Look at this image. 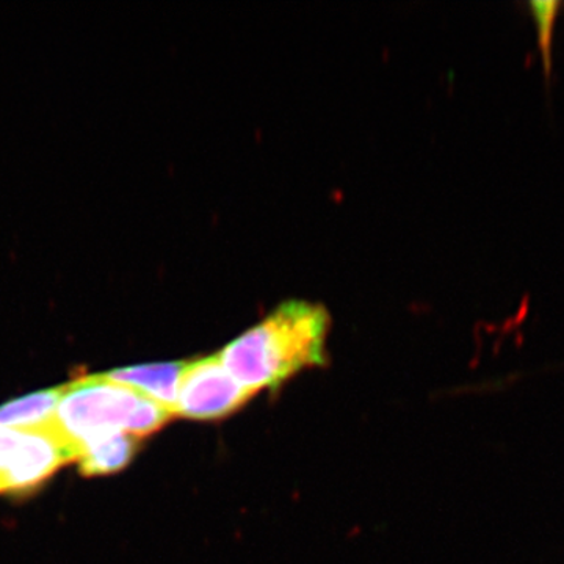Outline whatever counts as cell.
Wrapping results in <instances>:
<instances>
[{"mask_svg":"<svg viewBox=\"0 0 564 564\" xmlns=\"http://www.w3.org/2000/svg\"><path fill=\"white\" fill-rule=\"evenodd\" d=\"M328 332L329 315L321 304L282 303L218 356L247 391L276 389L293 375L326 362Z\"/></svg>","mask_w":564,"mask_h":564,"instance_id":"obj_1","label":"cell"},{"mask_svg":"<svg viewBox=\"0 0 564 564\" xmlns=\"http://www.w3.org/2000/svg\"><path fill=\"white\" fill-rule=\"evenodd\" d=\"M174 417L129 386L106 375H91L63 386L54 419V430L68 445L76 462L80 448L96 437L126 433L143 440Z\"/></svg>","mask_w":564,"mask_h":564,"instance_id":"obj_2","label":"cell"},{"mask_svg":"<svg viewBox=\"0 0 564 564\" xmlns=\"http://www.w3.org/2000/svg\"><path fill=\"white\" fill-rule=\"evenodd\" d=\"M74 462L54 425L44 430L0 426V492L29 491Z\"/></svg>","mask_w":564,"mask_h":564,"instance_id":"obj_3","label":"cell"},{"mask_svg":"<svg viewBox=\"0 0 564 564\" xmlns=\"http://www.w3.org/2000/svg\"><path fill=\"white\" fill-rule=\"evenodd\" d=\"M252 395L234 380L220 356H206L185 362L174 414L193 421H217L239 411Z\"/></svg>","mask_w":564,"mask_h":564,"instance_id":"obj_4","label":"cell"},{"mask_svg":"<svg viewBox=\"0 0 564 564\" xmlns=\"http://www.w3.org/2000/svg\"><path fill=\"white\" fill-rule=\"evenodd\" d=\"M185 362L148 364V366L124 367L104 373L111 381L129 386L174 414L177 392Z\"/></svg>","mask_w":564,"mask_h":564,"instance_id":"obj_5","label":"cell"},{"mask_svg":"<svg viewBox=\"0 0 564 564\" xmlns=\"http://www.w3.org/2000/svg\"><path fill=\"white\" fill-rule=\"evenodd\" d=\"M139 440L126 433H111L96 437L80 448L76 462L87 477H102L120 473L137 452Z\"/></svg>","mask_w":564,"mask_h":564,"instance_id":"obj_6","label":"cell"},{"mask_svg":"<svg viewBox=\"0 0 564 564\" xmlns=\"http://www.w3.org/2000/svg\"><path fill=\"white\" fill-rule=\"evenodd\" d=\"M63 393L61 388L46 389L21 397L0 406V426L14 430H44L54 425Z\"/></svg>","mask_w":564,"mask_h":564,"instance_id":"obj_7","label":"cell"},{"mask_svg":"<svg viewBox=\"0 0 564 564\" xmlns=\"http://www.w3.org/2000/svg\"><path fill=\"white\" fill-rule=\"evenodd\" d=\"M530 17L534 22L538 33V47H540L541 62H543V69L545 79H551L552 66H554V58H552V46H554V31L556 20L564 7L563 2H529Z\"/></svg>","mask_w":564,"mask_h":564,"instance_id":"obj_8","label":"cell"}]
</instances>
